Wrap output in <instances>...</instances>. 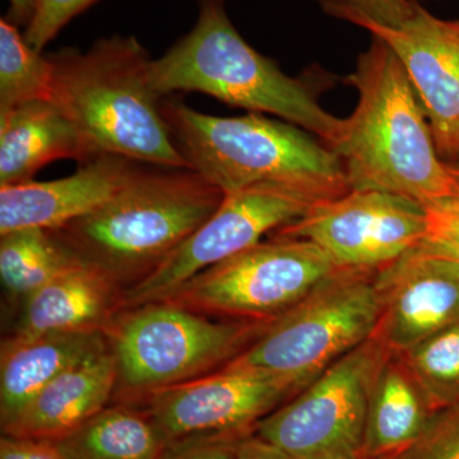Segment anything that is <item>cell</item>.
Returning <instances> with one entry per match:
<instances>
[{"label": "cell", "mask_w": 459, "mask_h": 459, "mask_svg": "<svg viewBox=\"0 0 459 459\" xmlns=\"http://www.w3.org/2000/svg\"><path fill=\"white\" fill-rule=\"evenodd\" d=\"M123 287L102 272L72 263L23 301L12 336L105 332L123 309Z\"/></svg>", "instance_id": "cell-16"}, {"label": "cell", "mask_w": 459, "mask_h": 459, "mask_svg": "<svg viewBox=\"0 0 459 459\" xmlns=\"http://www.w3.org/2000/svg\"><path fill=\"white\" fill-rule=\"evenodd\" d=\"M380 316L374 338L400 353L459 322V263L418 246L376 274Z\"/></svg>", "instance_id": "cell-13"}, {"label": "cell", "mask_w": 459, "mask_h": 459, "mask_svg": "<svg viewBox=\"0 0 459 459\" xmlns=\"http://www.w3.org/2000/svg\"><path fill=\"white\" fill-rule=\"evenodd\" d=\"M92 159L74 124L51 100L0 111V186H20L50 162Z\"/></svg>", "instance_id": "cell-19"}, {"label": "cell", "mask_w": 459, "mask_h": 459, "mask_svg": "<svg viewBox=\"0 0 459 459\" xmlns=\"http://www.w3.org/2000/svg\"><path fill=\"white\" fill-rule=\"evenodd\" d=\"M51 101L74 124L92 157L111 153L162 168L189 169L152 90V57L134 36L100 39L87 51L48 54Z\"/></svg>", "instance_id": "cell-3"}, {"label": "cell", "mask_w": 459, "mask_h": 459, "mask_svg": "<svg viewBox=\"0 0 459 459\" xmlns=\"http://www.w3.org/2000/svg\"><path fill=\"white\" fill-rule=\"evenodd\" d=\"M146 164L102 153L63 179L0 186V235L13 230H56L86 216L134 179Z\"/></svg>", "instance_id": "cell-15"}, {"label": "cell", "mask_w": 459, "mask_h": 459, "mask_svg": "<svg viewBox=\"0 0 459 459\" xmlns=\"http://www.w3.org/2000/svg\"><path fill=\"white\" fill-rule=\"evenodd\" d=\"M298 394L285 377L226 365L153 392L137 407L146 411L169 444L199 435L255 433L259 421Z\"/></svg>", "instance_id": "cell-12"}, {"label": "cell", "mask_w": 459, "mask_h": 459, "mask_svg": "<svg viewBox=\"0 0 459 459\" xmlns=\"http://www.w3.org/2000/svg\"><path fill=\"white\" fill-rule=\"evenodd\" d=\"M74 262L48 230L25 228L0 235V280L9 301L20 307Z\"/></svg>", "instance_id": "cell-22"}, {"label": "cell", "mask_w": 459, "mask_h": 459, "mask_svg": "<svg viewBox=\"0 0 459 459\" xmlns=\"http://www.w3.org/2000/svg\"><path fill=\"white\" fill-rule=\"evenodd\" d=\"M53 65L49 56L30 47L20 27L0 18V111L51 100Z\"/></svg>", "instance_id": "cell-23"}, {"label": "cell", "mask_w": 459, "mask_h": 459, "mask_svg": "<svg viewBox=\"0 0 459 459\" xmlns=\"http://www.w3.org/2000/svg\"><path fill=\"white\" fill-rule=\"evenodd\" d=\"M391 353L369 338L265 416L255 433L295 459H362L371 388Z\"/></svg>", "instance_id": "cell-9"}, {"label": "cell", "mask_w": 459, "mask_h": 459, "mask_svg": "<svg viewBox=\"0 0 459 459\" xmlns=\"http://www.w3.org/2000/svg\"><path fill=\"white\" fill-rule=\"evenodd\" d=\"M53 443L65 459H159L166 446L146 411L126 403L108 404Z\"/></svg>", "instance_id": "cell-21"}, {"label": "cell", "mask_w": 459, "mask_h": 459, "mask_svg": "<svg viewBox=\"0 0 459 459\" xmlns=\"http://www.w3.org/2000/svg\"><path fill=\"white\" fill-rule=\"evenodd\" d=\"M425 229L420 202L380 190H350L314 205L273 235L313 241L340 267L379 271L418 246Z\"/></svg>", "instance_id": "cell-11"}, {"label": "cell", "mask_w": 459, "mask_h": 459, "mask_svg": "<svg viewBox=\"0 0 459 459\" xmlns=\"http://www.w3.org/2000/svg\"><path fill=\"white\" fill-rule=\"evenodd\" d=\"M115 385L117 365L108 349L60 374L2 430L3 435L56 442L108 407Z\"/></svg>", "instance_id": "cell-18"}, {"label": "cell", "mask_w": 459, "mask_h": 459, "mask_svg": "<svg viewBox=\"0 0 459 459\" xmlns=\"http://www.w3.org/2000/svg\"><path fill=\"white\" fill-rule=\"evenodd\" d=\"M418 0H320L323 12L362 27L401 29L415 16Z\"/></svg>", "instance_id": "cell-25"}, {"label": "cell", "mask_w": 459, "mask_h": 459, "mask_svg": "<svg viewBox=\"0 0 459 459\" xmlns=\"http://www.w3.org/2000/svg\"><path fill=\"white\" fill-rule=\"evenodd\" d=\"M451 166H453V168L457 169V170H459V150H458L457 157H455V162H453V164Z\"/></svg>", "instance_id": "cell-36"}, {"label": "cell", "mask_w": 459, "mask_h": 459, "mask_svg": "<svg viewBox=\"0 0 459 459\" xmlns=\"http://www.w3.org/2000/svg\"><path fill=\"white\" fill-rule=\"evenodd\" d=\"M431 410L459 402V322L398 353Z\"/></svg>", "instance_id": "cell-24"}, {"label": "cell", "mask_w": 459, "mask_h": 459, "mask_svg": "<svg viewBox=\"0 0 459 459\" xmlns=\"http://www.w3.org/2000/svg\"><path fill=\"white\" fill-rule=\"evenodd\" d=\"M344 82L359 92L332 150L350 190H380L420 204L452 195L448 164L437 155L427 114L401 60L371 35Z\"/></svg>", "instance_id": "cell-1"}, {"label": "cell", "mask_w": 459, "mask_h": 459, "mask_svg": "<svg viewBox=\"0 0 459 459\" xmlns=\"http://www.w3.org/2000/svg\"><path fill=\"white\" fill-rule=\"evenodd\" d=\"M270 322L214 318L168 300L120 310L104 332L117 365L114 403L137 406L153 392L222 369Z\"/></svg>", "instance_id": "cell-6"}, {"label": "cell", "mask_w": 459, "mask_h": 459, "mask_svg": "<svg viewBox=\"0 0 459 459\" xmlns=\"http://www.w3.org/2000/svg\"><path fill=\"white\" fill-rule=\"evenodd\" d=\"M247 435H199L177 440L166 444L159 459H237L238 443Z\"/></svg>", "instance_id": "cell-29"}, {"label": "cell", "mask_w": 459, "mask_h": 459, "mask_svg": "<svg viewBox=\"0 0 459 459\" xmlns=\"http://www.w3.org/2000/svg\"><path fill=\"white\" fill-rule=\"evenodd\" d=\"M237 459H295L282 449L262 439L255 433L244 437L238 443Z\"/></svg>", "instance_id": "cell-31"}, {"label": "cell", "mask_w": 459, "mask_h": 459, "mask_svg": "<svg viewBox=\"0 0 459 459\" xmlns=\"http://www.w3.org/2000/svg\"><path fill=\"white\" fill-rule=\"evenodd\" d=\"M424 208L427 229L418 247L429 255L459 263V195L433 199Z\"/></svg>", "instance_id": "cell-26"}, {"label": "cell", "mask_w": 459, "mask_h": 459, "mask_svg": "<svg viewBox=\"0 0 459 459\" xmlns=\"http://www.w3.org/2000/svg\"><path fill=\"white\" fill-rule=\"evenodd\" d=\"M104 332H50L8 337L0 349V427L16 421L27 404L60 374L107 351Z\"/></svg>", "instance_id": "cell-17"}, {"label": "cell", "mask_w": 459, "mask_h": 459, "mask_svg": "<svg viewBox=\"0 0 459 459\" xmlns=\"http://www.w3.org/2000/svg\"><path fill=\"white\" fill-rule=\"evenodd\" d=\"M448 25L451 26L453 31H455L459 35V20L448 21Z\"/></svg>", "instance_id": "cell-34"}, {"label": "cell", "mask_w": 459, "mask_h": 459, "mask_svg": "<svg viewBox=\"0 0 459 459\" xmlns=\"http://www.w3.org/2000/svg\"><path fill=\"white\" fill-rule=\"evenodd\" d=\"M377 271L343 268L271 320L230 367L285 377L299 389L374 336L380 316Z\"/></svg>", "instance_id": "cell-7"}, {"label": "cell", "mask_w": 459, "mask_h": 459, "mask_svg": "<svg viewBox=\"0 0 459 459\" xmlns=\"http://www.w3.org/2000/svg\"><path fill=\"white\" fill-rule=\"evenodd\" d=\"M434 413L400 355L392 352L371 388L362 459L406 452L427 430Z\"/></svg>", "instance_id": "cell-20"}, {"label": "cell", "mask_w": 459, "mask_h": 459, "mask_svg": "<svg viewBox=\"0 0 459 459\" xmlns=\"http://www.w3.org/2000/svg\"><path fill=\"white\" fill-rule=\"evenodd\" d=\"M172 140L192 170L225 195L261 183L303 190L319 202L350 192L340 157L300 126L262 114L213 117L161 100Z\"/></svg>", "instance_id": "cell-5"}, {"label": "cell", "mask_w": 459, "mask_h": 459, "mask_svg": "<svg viewBox=\"0 0 459 459\" xmlns=\"http://www.w3.org/2000/svg\"><path fill=\"white\" fill-rule=\"evenodd\" d=\"M0 459H65L56 444L47 440L3 435L0 439Z\"/></svg>", "instance_id": "cell-30"}, {"label": "cell", "mask_w": 459, "mask_h": 459, "mask_svg": "<svg viewBox=\"0 0 459 459\" xmlns=\"http://www.w3.org/2000/svg\"><path fill=\"white\" fill-rule=\"evenodd\" d=\"M36 3L38 0H9L11 7L5 17L14 25L27 29L35 14Z\"/></svg>", "instance_id": "cell-32"}, {"label": "cell", "mask_w": 459, "mask_h": 459, "mask_svg": "<svg viewBox=\"0 0 459 459\" xmlns=\"http://www.w3.org/2000/svg\"><path fill=\"white\" fill-rule=\"evenodd\" d=\"M401 455H402V453H398V455H385V457L377 458V459H400Z\"/></svg>", "instance_id": "cell-35"}, {"label": "cell", "mask_w": 459, "mask_h": 459, "mask_svg": "<svg viewBox=\"0 0 459 459\" xmlns=\"http://www.w3.org/2000/svg\"><path fill=\"white\" fill-rule=\"evenodd\" d=\"M394 51L427 114L437 155L452 165L459 150V35L418 4L401 29L367 26Z\"/></svg>", "instance_id": "cell-14"}, {"label": "cell", "mask_w": 459, "mask_h": 459, "mask_svg": "<svg viewBox=\"0 0 459 459\" xmlns=\"http://www.w3.org/2000/svg\"><path fill=\"white\" fill-rule=\"evenodd\" d=\"M449 166V171H451L453 178V190L452 195H459V170L457 169L453 168V166Z\"/></svg>", "instance_id": "cell-33"}, {"label": "cell", "mask_w": 459, "mask_h": 459, "mask_svg": "<svg viewBox=\"0 0 459 459\" xmlns=\"http://www.w3.org/2000/svg\"><path fill=\"white\" fill-rule=\"evenodd\" d=\"M318 204L303 190L274 183L225 195L197 231L146 279L124 291L123 309L168 298L201 272L261 243L265 234L303 219Z\"/></svg>", "instance_id": "cell-10"}, {"label": "cell", "mask_w": 459, "mask_h": 459, "mask_svg": "<svg viewBox=\"0 0 459 459\" xmlns=\"http://www.w3.org/2000/svg\"><path fill=\"white\" fill-rule=\"evenodd\" d=\"M150 82L160 98L199 92L250 113L276 115L329 148L342 134L343 119L320 107L309 81L283 74L244 40L225 0H198L197 22L164 56L152 59Z\"/></svg>", "instance_id": "cell-4"}, {"label": "cell", "mask_w": 459, "mask_h": 459, "mask_svg": "<svg viewBox=\"0 0 459 459\" xmlns=\"http://www.w3.org/2000/svg\"><path fill=\"white\" fill-rule=\"evenodd\" d=\"M341 270L313 241L273 237L201 272L162 300L214 318L270 322Z\"/></svg>", "instance_id": "cell-8"}, {"label": "cell", "mask_w": 459, "mask_h": 459, "mask_svg": "<svg viewBox=\"0 0 459 459\" xmlns=\"http://www.w3.org/2000/svg\"><path fill=\"white\" fill-rule=\"evenodd\" d=\"M98 2L99 0H38L32 21L23 33L26 41L32 49L42 53L74 17Z\"/></svg>", "instance_id": "cell-28"}, {"label": "cell", "mask_w": 459, "mask_h": 459, "mask_svg": "<svg viewBox=\"0 0 459 459\" xmlns=\"http://www.w3.org/2000/svg\"><path fill=\"white\" fill-rule=\"evenodd\" d=\"M400 459H459V402L437 411L421 437Z\"/></svg>", "instance_id": "cell-27"}, {"label": "cell", "mask_w": 459, "mask_h": 459, "mask_svg": "<svg viewBox=\"0 0 459 459\" xmlns=\"http://www.w3.org/2000/svg\"><path fill=\"white\" fill-rule=\"evenodd\" d=\"M223 198L222 190L192 169L144 166L92 212L48 231L72 258L126 291L197 231Z\"/></svg>", "instance_id": "cell-2"}]
</instances>
